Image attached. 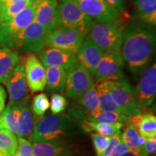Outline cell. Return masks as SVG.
Wrapping results in <instances>:
<instances>
[{"instance_id":"7","label":"cell","mask_w":156,"mask_h":156,"mask_svg":"<svg viewBox=\"0 0 156 156\" xmlns=\"http://www.w3.org/2000/svg\"><path fill=\"white\" fill-rule=\"evenodd\" d=\"M85 38L81 32L75 29L58 27L47 34L46 46L67 51L76 55Z\"/></svg>"},{"instance_id":"21","label":"cell","mask_w":156,"mask_h":156,"mask_svg":"<svg viewBox=\"0 0 156 156\" xmlns=\"http://www.w3.org/2000/svg\"><path fill=\"white\" fill-rule=\"evenodd\" d=\"M134 12L140 22L155 27L156 25V0H133Z\"/></svg>"},{"instance_id":"17","label":"cell","mask_w":156,"mask_h":156,"mask_svg":"<svg viewBox=\"0 0 156 156\" xmlns=\"http://www.w3.org/2000/svg\"><path fill=\"white\" fill-rule=\"evenodd\" d=\"M104 54L103 51L86 37L76 53L78 62L91 74Z\"/></svg>"},{"instance_id":"31","label":"cell","mask_w":156,"mask_h":156,"mask_svg":"<svg viewBox=\"0 0 156 156\" xmlns=\"http://www.w3.org/2000/svg\"><path fill=\"white\" fill-rule=\"evenodd\" d=\"M123 133L121 134L122 140L127 146L130 151H136L140 149V147L138 144V140L140 137V133L136 129L132 126L126 124L123 126Z\"/></svg>"},{"instance_id":"16","label":"cell","mask_w":156,"mask_h":156,"mask_svg":"<svg viewBox=\"0 0 156 156\" xmlns=\"http://www.w3.org/2000/svg\"><path fill=\"white\" fill-rule=\"evenodd\" d=\"M38 58L45 67H61L67 73L79 65L75 54L56 48L42 50L39 53Z\"/></svg>"},{"instance_id":"38","label":"cell","mask_w":156,"mask_h":156,"mask_svg":"<svg viewBox=\"0 0 156 156\" xmlns=\"http://www.w3.org/2000/svg\"><path fill=\"white\" fill-rule=\"evenodd\" d=\"M103 1L121 14L125 12L126 0H103Z\"/></svg>"},{"instance_id":"41","label":"cell","mask_w":156,"mask_h":156,"mask_svg":"<svg viewBox=\"0 0 156 156\" xmlns=\"http://www.w3.org/2000/svg\"><path fill=\"white\" fill-rule=\"evenodd\" d=\"M18 1H25V0H7L5 2L1 4V5H9V4L15 2H18ZM33 1H36V0H33Z\"/></svg>"},{"instance_id":"8","label":"cell","mask_w":156,"mask_h":156,"mask_svg":"<svg viewBox=\"0 0 156 156\" xmlns=\"http://www.w3.org/2000/svg\"><path fill=\"white\" fill-rule=\"evenodd\" d=\"M133 94L136 105L141 110L146 109L153 104L156 95L155 63L142 71Z\"/></svg>"},{"instance_id":"10","label":"cell","mask_w":156,"mask_h":156,"mask_svg":"<svg viewBox=\"0 0 156 156\" xmlns=\"http://www.w3.org/2000/svg\"><path fill=\"white\" fill-rule=\"evenodd\" d=\"M85 15L95 23H116L124 21L121 13L109 6L103 0H76Z\"/></svg>"},{"instance_id":"36","label":"cell","mask_w":156,"mask_h":156,"mask_svg":"<svg viewBox=\"0 0 156 156\" xmlns=\"http://www.w3.org/2000/svg\"><path fill=\"white\" fill-rule=\"evenodd\" d=\"M121 140H122L121 134H119V135L110 136V137H109L108 145L106 148V150H105V151L103 152V153L101 154V156H110V155L112 153V151H114V148L116 147V145L119 143Z\"/></svg>"},{"instance_id":"14","label":"cell","mask_w":156,"mask_h":156,"mask_svg":"<svg viewBox=\"0 0 156 156\" xmlns=\"http://www.w3.org/2000/svg\"><path fill=\"white\" fill-rule=\"evenodd\" d=\"M124 65L120 52H105L93 70L92 75L97 81L120 77L123 75Z\"/></svg>"},{"instance_id":"35","label":"cell","mask_w":156,"mask_h":156,"mask_svg":"<svg viewBox=\"0 0 156 156\" xmlns=\"http://www.w3.org/2000/svg\"><path fill=\"white\" fill-rule=\"evenodd\" d=\"M93 146L97 156H101L109 143V137L97 133L91 134Z\"/></svg>"},{"instance_id":"34","label":"cell","mask_w":156,"mask_h":156,"mask_svg":"<svg viewBox=\"0 0 156 156\" xmlns=\"http://www.w3.org/2000/svg\"><path fill=\"white\" fill-rule=\"evenodd\" d=\"M15 156H35L33 144L25 138L17 137V147Z\"/></svg>"},{"instance_id":"4","label":"cell","mask_w":156,"mask_h":156,"mask_svg":"<svg viewBox=\"0 0 156 156\" xmlns=\"http://www.w3.org/2000/svg\"><path fill=\"white\" fill-rule=\"evenodd\" d=\"M58 27L73 28L86 36L95 22L85 15L76 0H57Z\"/></svg>"},{"instance_id":"12","label":"cell","mask_w":156,"mask_h":156,"mask_svg":"<svg viewBox=\"0 0 156 156\" xmlns=\"http://www.w3.org/2000/svg\"><path fill=\"white\" fill-rule=\"evenodd\" d=\"M9 94V103L23 104L28 102V87L25 79L24 65L18 64L4 82Z\"/></svg>"},{"instance_id":"5","label":"cell","mask_w":156,"mask_h":156,"mask_svg":"<svg viewBox=\"0 0 156 156\" xmlns=\"http://www.w3.org/2000/svg\"><path fill=\"white\" fill-rule=\"evenodd\" d=\"M125 25L122 22L95 23L87 37L98 46L103 52H120L122 35Z\"/></svg>"},{"instance_id":"13","label":"cell","mask_w":156,"mask_h":156,"mask_svg":"<svg viewBox=\"0 0 156 156\" xmlns=\"http://www.w3.org/2000/svg\"><path fill=\"white\" fill-rule=\"evenodd\" d=\"M75 100V102L68 111L73 118L83 121L98 112L99 99L96 83Z\"/></svg>"},{"instance_id":"22","label":"cell","mask_w":156,"mask_h":156,"mask_svg":"<svg viewBox=\"0 0 156 156\" xmlns=\"http://www.w3.org/2000/svg\"><path fill=\"white\" fill-rule=\"evenodd\" d=\"M20 61V56L17 51L6 47L0 48V83H4Z\"/></svg>"},{"instance_id":"29","label":"cell","mask_w":156,"mask_h":156,"mask_svg":"<svg viewBox=\"0 0 156 156\" xmlns=\"http://www.w3.org/2000/svg\"><path fill=\"white\" fill-rule=\"evenodd\" d=\"M34 2L33 0H25L15 2L9 5H1L0 23L9 20L27 7L32 5Z\"/></svg>"},{"instance_id":"43","label":"cell","mask_w":156,"mask_h":156,"mask_svg":"<svg viewBox=\"0 0 156 156\" xmlns=\"http://www.w3.org/2000/svg\"><path fill=\"white\" fill-rule=\"evenodd\" d=\"M0 11H1V2H0Z\"/></svg>"},{"instance_id":"18","label":"cell","mask_w":156,"mask_h":156,"mask_svg":"<svg viewBox=\"0 0 156 156\" xmlns=\"http://www.w3.org/2000/svg\"><path fill=\"white\" fill-rule=\"evenodd\" d=\"M56 7L57 0H41L37 7L34 21L46 29L48 34L58 28Z\"/></svg>"},{"instance_id":"9","label":"cell","mask_w":156,"mask_h":156,"mask_svg":"<svg viewBox=\"0 0 156 156\" xmlns=\"http://www.w3.org/2000/svg\"><path fill=\"white\" fill-rule=\"evenodd\" d=\"M47 34L46 29L33 21L17 38L15 49L23 53H40L46 47Z\"/></svg>"},{"instance_id":"3","label":"cell","mask_w":156,"mask_h":156,"mask_svg":"<svg viewBox=\"0 0 156 156\" xmlns=\"http://www.w3.org/2000/svg\"><path fill=\"white\" fill-rule=\"evenodd\" d=\"M41 0H36L9 20L0 23V43L4 47L14 50L17 38L34 21Z\"/></svg>"},{"instance_id":"39","label":"cell","mask_w":156,"mask_h":156,"mask_svg":"<svg viewBox=\"0 0 156 156\" xmlns=\"http://www.w3.org/2000/svg\"><path fill=\"white\" fill-rule=\"evenodd\" d=\"M6 99H7V93L4 87L0 85V114L5 108Z\"/></svg>"},{"instance_id":"37","label":"cell","mask_w":156,"mask_h":156,"mask_svg":"<svg viewBox=\"0 0 156 156\" xmlns=\"http://www.w3.org/2000/svg\"><path fill=\"white\" fill-rule=\"evenodd\" d=\"M141 148L147 155H155L156 138H147L145 143Z\"/></svg>"},{"instance_id":"33","label":"cell","mask_w":156,"mask_h":156,"mask_svg":"<svg viewBox=\"0 0 156 156\" xmlns=\"http://www.w3.org/2000/svg\"><path fill=\"white\" fill-rule=\"evenodd\" d=\"M67 106V101L63 95L53 93L51 97L50 108L53 114H58L65 110Z\"/></svg>"},{"instance_id":"11","label":"cell","mask_w":156,"mask_h":156,"mask_svg":"<svg viewBox=\"0 0 156 156\" xmlns=\"http://www.w3.org/2000/svg\"><path fill=\"white\" fill-rule=\"evenodd\" d=\"M95 84L94 78L87 69L79 65L67 73L64 93L67 98L75 99Z\"/></svg>"},{"instance_id":"25","label":"cell","mask_w":156,"mask_h":156,"mask_svg":"<svg viewBox=\"0 0 156 156\" xmlns=\"http://www.w3.org/2000/svg\"><path fill=\"white\" fill-rule=\"evenodd\" d=\"M67 72L61 67H46V88L49 91L62 92L65 86Z\"/></svg>"},{"instance_id":"6","label":"cell","mask_w":156,"mask_h":156,"mask_svg":"<svg viewBox=\"0 0 156 156\" xmlns=\"http://www.w3.org/2000/svg\"><path fill=\"white\" fill-rule=\"evenodd\" d=\"M121 114L134 116L142 114L134 100L131 84L123 74L120 77L103 80Z\"/></svg>"},{"instance_id":"42","label":"cell","mask_w":156,"mask_h":156,"mask_svg":"<svg viewBox=\"0 0 156 156\" xmlns=\"http://www.w3.org/2000/svg\"><path fill=\"white\" fill-rule=\"evenodd\" d=\"M6 1H7V0H0V2H1V4H2L4 2H5Z\"/></svg>"},{"instance_id":"2","label":"cell","mask_w":156,"mask_h":156,"mask_svg":"<svg viewBox=\"0 0 156 156\" xmlns=\"http://www.w3.org/2000/svg\"><path fill=\"white\" fill-rule=\"evenodd\" d=\"M72 117L65 114L37 116L30 141L50 142L62 141L73 127Z\"/></svg>"},{"instance_id":"24","label":"cell","mask_w":156,"mask_h":156,"mask_svg":"<svg viewBox=\"0 0 156 156\" xmlns=\"http://www.w3.org/2000/svg\"><path fill=\"white\" fill-rule=\"evenodd\" d=\"M20 105L9 103L0 114V129H5L17 135Z\"/></svg>"},{"instance_id":"27","label":"cell","mask_w":156,"mask_h":156,"mask_svg":"<svg viewBox=\"0 0 156 156\" xmlns=\"http://www.w3.org/2000/svg\"><path fill=\"white\" fill-rule=\"evenodd\" d=\"M17 147V136L5 129H0V156H14Z\"/></svg>"},{"instance_id":"40","label":"cell","mask_w":156,"mask_h":156,"mask_svg":"<svg viewBox=\"0 0 156 156\" xmlns=\"http://www.w3.org/2000/svg\"><path fill=\"white\" fill-rule=\"evenodd\" d=\"M120 156H148L145 152L142 151V148H140L139 150H136V151H130L129 150L128 151H126V153L122 154Z\"/></svg>"},{"instance_id":"23","label":"cell","mask_w":156,"mask_h":156,"mask_svg":"<svg viewBox=\"0 0 156 156\" xmlns=\"http://www.w3.org/2000/svg\"><path fill=\"white\" fill-rule=\"evenodd\" d=\"M124 124L122 123H99L83 120L82 122V128L85 132H95L101 135L106 136H113L122 134V129Z\"/></svg>"},{"instance_id":"19","label":"cell","mask_w":156,"mask_h":156,"mask_svg":"<svg viewBox=\"0 0 156 156\" xmlns=\"http://www.w3.org/2000/svg\"><path fill=\"white\" fill-rule=\"evenodd\" d=\"M33 149L35 156H73L75 151L63 141L34 142Z\"/></svg>"},{"instance_id":"28","label":"cell","mask_w":156,"mask_h":156,"mask_svg":"<svg viewBox=\"0 0 156 156\" xmlns=\"http://www.w3.org/2000/svg\"><path fill=\"white\" fill-rule=\"evenodd\" d=\"M137 131L146 138H156V116L153 113L141 114Z\"/></svg>"},{"instance_id":"15","label":"cell","mask_w":156,"mask_h":156,"mask_svg":"<svg viewBox=\"0 0 156 156\" xmlns=\"http://www.w3.org/2000/svg\"><path fill=\"white\" fill-rule=\"evenodd\" d=\"M24 72L28 87L31 93L41 92L46 86V67L36 55L30 54L24 64Z\"/></svg>"},{"instance_id":"44","label":"cell","mask_w":156,"mask_h":156,"mask_svg":"<svg viewBox=\"0 0 156 156\" xmlns=\"http://www.w3.org/2000/svg\"><path fill=\"white\" fill-rule=\"evenodd\" d=\"M148 156H155V155H148Z\"/></svg>"},{"instance_id":"32","label":"cell","mask_w":156,"mask_h":156,"mask_svg":"<svg viewBox=\"0 0 156 156\" xmlns=\"http://www.w3.org/2000/svg\"><path fill=\"white\" fill-rule=\"evenodd\" d=\"M50 102L47 95L41 93L35 95L32 101L31 110L36 116H43L49 108Z\"/></svg>"},{"instance_id":"30","label":"cell","mask_w":156,"mask_h":156,"mask_svg":"<svg viewBox=\"0 0 156 156\" xmlns=\"http://www.w3.org/2000/svg\"><path fill=\"white\" fill-rule=\"evenodd\" d=\"M128 117L129 116L126 115L121 114V113L98 111L85 120L99 123H108V124L122 123L124 124L127 121Z\"/></svg>"},{"instance_id":"20","label":"cell","mask_w":156,"mask_h":156,"mask_svg":"<svg viewBox=\"0 0 156 156\" xmlns=\"http://www.w3.org/2000/svg\"><path fill=\"white\" fill-rule=\"evenodd\" d=\"M35 118L28 102L20 105V114L17 123V137H22L30 142L34 132Z\"/></svg>"},{"instance_id":"1","label":"cell","mask_w":156,"mask_h":156,"mask_svg":"<svg viewBox=\"0 0 156 156\" xmlns=\"http://www.w3.org/2000/svg\"><path fill=\"white\" fill-rule=\"evenodd\" d=\"M153 27L143 23H133L124 27L120 53L134 77L141 75L151 61L155 49Z\"/></svg>"},{"instance_id":"26","label":"cell","mask_w":156,"mask_h":156,"mask_svg":"<svg viewBox=\"0 0 156 156\" xmlns=\"http://www.w3.org/2000/svg\"><path fill=\"white\" fill-rule=\"evenodd\" d=\"M96 85L99 99L98 111L120 113L119 109L117 107L108 87H106L105 81L103 80L97 81Z\"/></svg>"},{"instance_id":"45","label":"cell","mask_w":156,"mask_h":156,"mask_svg":"<svg viewBox=\"0 0 156 156\" xmlns=\"http://www.w3.org/2000/svg\"><path fill=\"white\" fill-rule=\"evenodd\" d=\"M14 156H15V155H14Z\"/></svg>"}]
</instances>
